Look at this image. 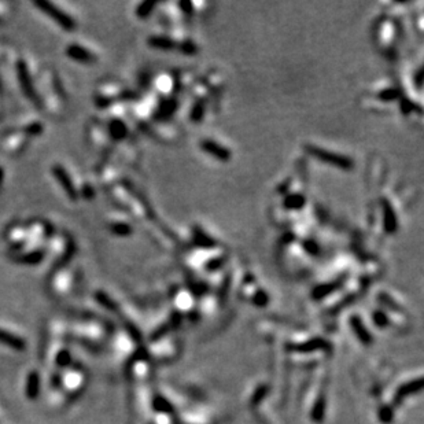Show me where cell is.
<instances>
[{
	"label": "cell",
	"mask_w": 424,
	"mask_h": 424,
	"mask_svg": "<svg viewBox=\"0 0 424 424\" xmlns=\"http://www.w3.org/2000/svg\"><path fill=\"white\" fill-rule=\"evenodd\" d=\"M390 13H386L376 21V24L373 26V40L379 47L381 53L387 57H393V54L396 53L397 46L401 40V14L394 10L393 3H390Z\"/></svg>",
	"instance_id": "1"
},
{
	"label": "cell",
	"mask_w": 424,
	"mask_h": 424,
	"mask_svg": "<svg viewBox=\"0 0 424 424\" xmlns=\"http://www.w3.org/2000/svg\"><path fill=\"white\" fill-rule=\"evenodd\" d=\"M401 98L402 90L396 82L379 81L364 94L362 100L371 110H377L379 113H383L390 109L391 105L400 103Z\"/></svg>",
	"instance_id": "2"
},
{
	"label": "cell",
	"mask_w": 424,
	"mask_h": 424,
	"mask_svg": "<svg viewBox=\"0 0 424 424\" xmlns=\"http://www.w3.org/2000/svg\"><path fill=\"white\" fill-rule=\"evenodd\" d=\"M304 148H305L308 155L313 157L320 162L327 163L329 166L336 167V169L345 172L352 171L354 167V159L348 154L341 153V151H336V150H332L329 147H324V146L317 143L305 144Z\"/></svg>",
	"instance_id": "3"
},
{
	"label": "cell",
	"mask_w": 424,
	"mask_h": 424,
	"mask_svg": "<svg viewBox=\"0 0 424 424\" xmlns=\"http://www.w3.org/2000/svg\"><path fill=\"white\" fill-rule=\"evenodd\" d=\"M200 150L220 162H228L232 158V150L215 138H203L199 140Z\"/></svg>",
	"instance_id": "4"
},
{
	"label": "cell",
	"mask_w": 424,
	"mask_h": 424,
	"mask_svg": "<svg viewBox=\"0 0 424 424\" xmlns=\"http://www.w3.org/2000/svg\"><path fill=\"white\" fill-rule=\"evenodd\" d=\"M128 90L117 81H107L98 90L96 100L100 106H110L115 100L122 99Z\"/></svg>",
	"instance_id": "5"
},
{
	"label": "cell",
	"mask_w": 424,
	"mask_h": 424,
	"mask_svg": "<svg viewBox=\"0 0 424 424\" xmlns=\"http://www.w3.org/2000/svg\"><path fill=\"white\" fill-rule=\"evenodd\" d=\"M36 7L43 11L44 14L48 15L50 18H53L61 28L65 30H74L76 29V22L74 19L70 18V15H67L66 13H63V10L58 9L57 6L50 3V2H36L34 3Z\"/></svg>",
	"instance_id": "6"
},
{
	"label": "cell",
	"mask_w": 424,
	"mask_h": 424,
	"mask_svg": "<svg viewBox=\"0 0 424 424\" xmlns=\"http://www.w3.org/2000/svg\"><path fill=\"white\" fill-rule=\"evenodd\" d=\"M423 383V379L421 376L417 377H410L408 380H405L404 383H401L400 386L397 387L396 391H394V396H393V402H390L391 405L397 408V406L402 404L404 401L408 398V397H412L416 393H420L421 390V385Z\"/></svg>",
	"instance_id": "7"
},
{
	"label": "cell",
	"mask_w": 424,
	"mask_h": 424,
	"mask_svg": "<svg viewBox=\"0 0 424 424\" xmlns=\"http://www.w3.org/2000/svg\"><path fill=\"white\" fill-rule=\"evenodd\" d=\"M349 324H350V328H352L353 334L357 336V339L362 345L365 346H369L373 342V336H372L371 331L367 328V325L364 323V320L360 315H352L350 316V320H349Z\"/></svg>",
	"instance_id": "8"
},
{
	"label": "cell",
	"mask_w": 424,
	"mask_h": 424,
	"mask_svg": "<svg viewBox=\"0 0 424 424\" xmlns=\"http://www.w3.org/2000/svg\"><path fill=\"white\" fill-rule=\"evenodd\" d=\"M29 138L24 134H14L6 139L3 143V150L10 155H18L28 147Z\"/></svg>",
	"instance_id": "9"
},
{
	"label": "cell",
	"mask_w": 424,
	"mask_h": 424,
	"mask_svg": "<svg viewBox=\"0 0 424 424\" xmlns=\"http://www.w3.org/2000/svg\"><path fill=\"white\" fill-rule=\"evenodd\" d=\"M53 172H54V176H55V179L58 180V183L63 187V190H65V192H66V195L69 196L70 199L76 200L78 194H77L76 188H74V184H73L72 179H70V176H69V173L65 171V167L59 166V165H55V166L53 167Z\"/></svg>",
	"instance_id": "10"
},
{
	"label": "cell",
	"mask_w": 424,
	"mask_h": 424,
	"mask_svg": "<svg viewBox=\"0 0 424 424\" xmlns=\"http://www.w3.org/2000/svg\"><path fill=\"white\" fill-rule=\"evenodd\" d=\"M17 69H18L19 81H21V87H22L24 94L28 96L29 99L33 100L34 103H38L37 96H36V91H34L32 80H30V74H29L28 72V67L25 66V63L22 62V61H19V62L17 63Z\"/></svg>",
	"instance_id": "11"
},
{
	"label": "cell",
	"mask_w": 424,
	"mask_h": 424,
	"mask_svg": "<svg viewBox=\"0 0 424 424\" xmlns=\"http://www.w3.org/2000/svg\"><path fill=\"white\" fill-rule=\"evenodd\" d=\"M66 54L67 57L72 58L77 62L81 63H94L96 61V55L94 53H91L90 50L82 46H78L77 43L70 44L69 47L66 48Z\"/></svg>",
	"instance_id": "12"
},
{
	"label": "cell",
	"mask_w": 424,
	"mask_h": 424,
	"mask_svg": "<svg viewBox=\"0 0 424 424\" xmlns=\"http://www.w3.org/2000/svg\"><path fill=\"white\" fill-rule=\"evenodd\" d=\"M107 134L114 139V140H125L129 136L128 124L122 121V118H113L109 124V132Z\"/></svg>",
	"instance_id": "13"
},
{
	"label": "cell",
	"mask_w": 424,
	"mask_h": 424,
	"mask_svg": "<svg viewBox=\"0 0 424 424\" xmlns=\"http://www.w3.org/2000/svg\"><path fill=\"white\" fill-rule=\"evenodd\" d=\"M17 253L18 254L15 256V261L25 265H34L43 260L46 256V248H33L30 251H22V253L17 251Z\"/></svg>",
	"instance_id": "14"
},
{
	"label": "cell",
	"mask_w": 424,
	"mask_h": 424,
	"mask_svg": "<svg viewBox=\"0 0 424 424\" xmlns=\"http://www.w3.org/2000/svg\"><path fill=\"white\" fill-rule=\"evenodd\" d=\"M0 343L2 345H6L11 349H15L18 352H22L26 348V343L22 338H19L17 335L11 334V332H7L5 329L0 328Z\"/></svg>",
	"instance_id": "15"
},
{
	"label": "cell",
	"mask_w": 424,
	"mask_h": 424,
	"mask_svg": "<svg viewBox=\"0 0 424 424\" xmlns=\"http://www.w3.org/2000/svg\"><path fill=\"white\" fill-rule=\"evenodd\" d=\"M40 391V377L36 371L30 372L26 379V397L29 400H36Z\"/></svg>",
	"instance_id": "16"
},
{
	"label": "cell",
	"mask_w": 424,
	"mask_h": 424,
	"mask_svg": "<svg viewBox=\"0 0 424 424\" xmlns=\"http://www.w3.org/2000/svg\"><path fill=\"white\" fill-rule=\"evenodd\" d=\"M110 231L117 236H129L134 232V227L131 225L129 221L124 220H113L110 223Z\"/></svg>",
	"instance_id": "17"
},
{
	"label": "cell",
	"mask_w": 424,
	"mask_h": 424,
	"mask_svg": "<svg viewBox=\"0 0 424 424\" xmlns=\"http://www.w3.org/2000/svg\"><path fill=\"white\" fill-rule=\"evenodd\" d=\"M176 424H215L210 419H207V416L200 415V413H195V412H188L184 415L180 416V419H176Z\"/></svg>",
	"instance_id": "18"
},
{
	"label": "cell",
	"mask_w": 424,
	"mask_h": 424,
	"mask_svg": "<svg viewBox=\"0 0 424 424\" xmlns=\"http://www.w3.org/2000/svg\"><path fill=\"white\" fill-rule=\"evenodd\" d=\"M158 6H159V3H157V2H143V3L136 6L135 13H136V15H138L139 18L146 19L153 14Z\"/></svg>",
	"instance_id": "19"
},
{
	"label": "cell",
	"mask_w": 424,
	"mask_h": 424,
	"mask_svg": "<svg viewBox=\"0 0 424 424\" xmlns=\"http://www.w3.org/2000/svg\"><path fill=\"white\" fill-rule=\"evenodd\" d=\"M95 298H96V301L99 302L100 305L105 306L106 309L114 310V312H117V309H118V306L115 305L114 301L111 300V298H110L107 294H105V292H96Z\"/></svg>",
	"instance_id": "20"
},
{
	"label": "cell",
	"mask_w": 424,
	"mask_h": 424,
	"mask_svg": "<svg viewBox=\"0 0 424 424\" xmlns=\"http://www.w3.org/2000/svg\"><path fill=\"white\" fill-rule=\"evenodd\" d=\"M57 361L59 367H65V365H67V364L70 362V356H69V353H67L66 350H63V352L59 353Z\"/></svg>",
	"instance_id": "21"
}]
</instances>
